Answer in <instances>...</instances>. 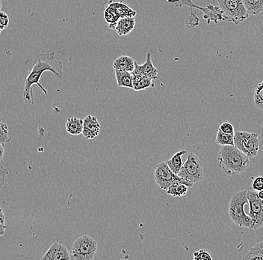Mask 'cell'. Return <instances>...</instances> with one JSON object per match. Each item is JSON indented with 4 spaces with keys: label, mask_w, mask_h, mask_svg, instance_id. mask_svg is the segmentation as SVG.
I'll return each mask as SVG.
<instances>
[{
    "label": "cell",
    "mask_w": 263,
    "mask_h": 260,
    "mask_svg": "<svg viewBox=\"0 0 263 260\" xmlns=\"http://www.w3.org/2000/svg\"><path fill=\"white\" fill-rule=\"evenodd\" d=\"M25 65L29 68V72L24 78L23 98L26 103L34 105L33 85H37L44 95L47 96V90L40 83L41 76L45 72H50L53 74L55 78L61 80L63 77V65L60 61L55 59L54 53L39 54L32 58L28 59L25 62Z\"/></svg>",
    "instance_id": "cell-1"
},
{
    "label": "cell",
    "mask_w": 263,
    "mask_h": 260,
    "mask_svg": "<svg viewBox=\"0 0 263 260\" xmlns=\"http://www.w3.org/2000/svg\"><path fill=\"white\" fill-rule=\"evenodd\" d=\"M250 159L235 146H221L218 151L219 167L228 176L238 175L246 172L250 166Z\"/></svg>",
    "instance_id": "cell-2"
},
{
    "label": "cell",
    "mask_w": 263,
    "mask_h": 260,
    "mask_svg": "<svg viewBox=\"0 0 263 260\" xmlns=\"http://www.w3.org/2000/svg\"><path fill=\"white\" fill-rule=\"evenodd\" d=\"M247 194L248 190H242L235 192L232 195L229 205V215L235 224L251 230L252 220L244 210L245 205L248 203Z\"/></svg>",
    "instance_id": "cell-3"
},
{
    "label": "cell",
    "mask_w": 263,
    "mask_h": 260,
    "mask_svg": "<svg viewBox=\"0 0 263 260\" xmlns=\"http://www.w3.org/2000/svg\"><path fill=\"white\" fill-rule=\"evenodd\" d=\"M178 176L193 185L200 183L203 179V163L196 154L189 153Z\"/></svg>",
    "instance_id": "cell-4"
},
{
    "label": "cell",
    "mask_w": 263,
    "mask_h": 260,
    "mask_svg": "<svg viewBox=\"0 0 263 260\" xmlns=\"http://www.w3.org/2000/svg\"><path fill=\"white\" fill-rule=\"evenodd\" d=\"M98 248L96 240L84 235L74 241L70 253L76 260H91L96 255Z\"/></svg>",
    "instance_id": "cell-5"
},
{
    "label": "cell",
    "mask_w": 263,
    "mask_h": 260,
    "mask_svg": "<svg viewBox=\"0 0 263 260\" xmlns=\"http://www.w3.org/2000/svg\"><path fill=\"white\" fill-rule=\"evenodd\" d=\"M259 134L256 132L236 131L234 134V146L250 159L257 155L259 149Z\"/></svg>",
    "instance_id": "cell-6"
},
{
    "label": "cell",
    "mask_w": 263,
    "mask_h": 260,
    "mask_svg": "<svg viewBox=\"0 0 263 260\" xmlns=\"http://www.w3.org/2000/svg\"><path fill=\"white\" fill-rule=\"evenodd\" d=\"M220 9L230 21L235 24H241L249 17L242 0H217Z\"/></svg>",
    "instance_id": "cell-7"
},
{
    "label": "cell",
    "mask_w": 263,
    "mask_h": 260,
    "mask_svg": "<svg viewBox=\"0 0 263 260\" xmlns=\"http://www.w3.org/2000/svg\"><path fill=\"white\" fill-rule=\"evenodd\" d=\"M249 204V216L252 220L251 230H255L263 226V200L258 197L254 190H248L247 194Z\"/></svg>",
    "instance_id": "cell-8"
},
{
    "label": "cell",
    "mask_w": 263,
    "mask_h": 260,
    "mask_svg": "<svg viewBox=\"0 0 263 260\" xmlns=\"http://www.w3.org/2000/svg\"><path fill=\"white\" fill-rule=\"evenodd\" d=\"M180 179L178 175H176L172 172L166 161H162L156 166L154 179L156 184L162 190H167L173 182Z\"/></svg>",
    "instance_id": "cell-9"
},
{
    "label": "cell",
    "mask_w": 263,
    "mask_h": 260,
    "mask_svg": "<svg viewBox=\"0 0 263 260\" xmlns=\"http://www.w3.org/2000/svg\"><path fill=\"white\" fill-rule=\"evenodd\" d=\"M192 9H197L200 10L203 13V18L206 20L207 24H210L212 21L218 24L219 21H230L228 16L225 15L224 13L220 9L219 6L216 7L213 5L210 4L205 7L197 6L194 3Z\"/></svg>",
    "instance_id": "cell-10"
},
{
    "label": "cell",
    "mask_w": 263,
    "mask_h": 260,
    "mask_svg": "<svg viewBox=\"0 0 263 260\" xmlns=\"http://www.w3.org/2000/svg\"><path fill=\"white\" fill-rule=\"evenodd\" d=\"M70 259V252L67 247L61 242H53L41 258V260H69Z\"/></svg>",
    "instance_id": "cell-11"
},
{
    "label": "cell",
    "mask_w": 263,
    "mask_h": 260,
    "mask_svg": "<svg viewBox=\"0 0 263 260\" xmlns=\"http://www.w3.org/2000/svg\"><path fill=\"white\" fill-rule=\"evenodd\" d=\"M133 73L147 77L148 78L152 79L154 80L157 79L158 75H159V69L154 66V62H153L152 59H151V52L147 53L145 62L142 65H139L136 62L135 70Z\"/></svg>",
    "instance_id": "cell-12"
},
{
    "label": "cell",
    "mask_w": 263,
    "mask_h": 260,
    "mask_svg": "<svg viewBox=\"0 0 263 260\" xmlns=\"http://www.w3.org/2000/svg\"><path fill=\"white\" fill-rule=\"evenodd\" d=\"M101 126L97 117L88 115L83 119L82 135L88 140L96 139L100 134Z\"/></svg>",
    "instance_id": "cell-13"
},
{
    "label": "cell",
    "mask_w": 263,
    "mask_h": 260,
    "mask_svg": "<svg viewBox=\"0 0 263 260\" xmlns=\"http://www.w3.org/2000/svg\"><path fill=\"white\" fill-rule=\"evenodd\" d=\"M123 0L121 1H114V0H109L108 6H110L116 13L117 15L119 18H135L136 16V11L123 3Z\"/></svg>",
    "instance_id": "cell-14"
},
{
    "label": "cell",
    "mask_w": 263,
    "mask_h": 260,
    "mask_svg": "<svg viewBox=\"0 0 263 260\" xmlns=\"http://www.w3.org/2000/svg\"><path fill=\"white\" fill-rule=\"evenodd\" d=\"M136 26L135 18H120L115 26V30L120 36H127L134 29Z\"/></svg>",
    "instance_id": "cell-15"
},
{
    "label": "cell",
    "mask_w": 263,
    "mask_h": 260,
    "mask_svg": "<svg viewBox=\"0 0 263 260\" xmlns=\"http://www.w3.org/2000/svg\"><path fill=\"white\" fill-rule=\"evenodd\" d=\"M134 59L128 56L122 55L118 57L113 62V68L114 70L126 71V72L133 73L135 70Z\"/></svg>",
    "instance_id": "cell-16"
},
{
    "label": "cell",
    "mask_w": 263,
    "mask_h": 260,
    "mask_svg": "<svg viewBox=\"0 0 263 260\" xmlns=\"http://www.w3.org/2000/svg\"><path fill=\"white\" fill-rule=\"evenodd\" d=\"M133 74V90L135 91L139 92L141 90H147L151 87H154V83L152 79L148 78L137 74Z\"/></svg>",
    "instance_id": "cell-17"
},
{
    "label": "cell",
    "mask_w": 263,
    "mask_h": 260,
    "mask_svg": "<svg viewBox=\"0 0 263 260\" xmlns=\"http://www.w3.org/2000/svg\"><path fill=\"white\" fill-rule=\"evenodd\" d=\"M65 128L66 131L69 134L78 136V135L82 134L83 120L76 117V116H71V117L67 118Z\"/></svg>",
    "instance_id": "cell-18"
},
{
    "label": "cell",
    "mask_w": 263,
    "mask_h": 260,
    "mask_svg": "<svg viewBox=\"0 0 263 260\" xmlns=\"http://www.w3.org/2000/svg\"><path fill=\"white\" fill-rule=\"evenodd\" d=\"M117 83L119 87L133 89V74L126 71L115 70Z\"/></svg>",
    "instance_id": "cell-19"
},
{
    "label": "cell",
    "mask_w": 263,
    "mask_h": 260,
    "mask_svg": "<svg viewBox=\"0 0 263 260\" xmlns=\"http://www.w3.org/2000/svg\"><path fill=\"white\" fill-rule=\"evenodd\" d=\"M187 151L185 150H181L178 152L176 153L174 156H172V159L166 161L167 165L172 169L173 172L176 175H178L179 172L181 170V168L183 166V162H182V155L186 154Z\"/></svg>",
    "instance_id": "cell-20"
},
{
    "label": "cell",
    "mask_w": 263,
    "mask_h": 260,
    "mask_svg": "<svg viewBox=\"0 0 263 260\" xmlns=\"http://www.w3.org/2000/svg\"><path fill=\"white\" fill-rule=\"evenodd\" d=\"M247 12L251 15H257L263 12V0H242Z\"/></svg>",
    "instance_id": "cell-21"
},
{
    "label": "cell",
    "mask_w": 263,
    "mask_h": 260,
    "mask_svg": "<svg viewBox=\"0 0 263 260\" xmlns=\"http://www.w3.org/2000/svg\"><path fill=\"white\" fill-rule=\"evenodd\" d=\"M215 142L221 146H234V134H225L218 130Z\"/></svg>",
    "instance_id": "cell-22"
},
{
    "label": "cell",
    "mask_w": 263,
    "mask_h": 260,
    "mask_svg": "<svg viewBox=\"0 0 263 260\" xmlns=\"http://www.w3.org/2000/svg\"><path fill=\"white\" fill-rule=\"evenodd\" d=\"M254 102L257 109L263 110V80L255 87Z\"/></svg>",
    "instance_id": "cell-23"
},
{
    "label": "cell",
    "mask_w": 263,
    "mask_h": 260,
    "mask_svg": "<svg viewBox=\"0 0 263 260\" xmlns=\"http://www.w3.org/2000/svg\"><path fill=\"white\" fill-rule=\"evenodd\" d=\"M12 136L10 134L7 125L0 123V143L3 145L11 142Z\"/></svg>",
    "instance_id": "cell-24"
},
{
    "label": "cell",
    "mask_w": 263,
    "mask_h": 260,
    "mask_svg": "<svg viewBox=\"0 0 263 260\" xmlns=\"http://www.w3.org/2000/svg\"><path fill=\"white\" fill-rule=\"evenodd\" d=\"M193 259L194 260H212L213 257L208 251L201 249L194 253Z\"/></svg>",
    "instance_id": "cell-25"
},
{
    "label": "cell",
    "mask_w": 263,
    "mask_h": 260,
    "mask_svg": "<svg viewBox=\"0 0 263 260\" xmlns=\"http://www.w3.org/2000/svg\"><path fill=\"white\" fill-rule=\"evenodd\" d=\"M218 130L221 131L222 132L228 134H234V127L230 123V122H223L220 125Z\"/></svg>",
    "instance_id": "cell-26"
},
{
    "label": "cell",
    "mask_w": 263,
    "mask_h": 260,
    "mask_svg": "<svg viewBox=\"0 0 263 260\" xmlns=\"http://www.w3.org/2000/svg\"><path fill=\"white\" fill-rule=\"evenodd\" d=\"M252 188L256 192L263 190V176H258L255 178L253 181Z\"/></svg>",
    "instance_id": "cell-27"
},
{
    "label": "cell",
    "mask_w": 263,
    "mask_h": 260,
    "mask_svg": "<svg viewBox=\"0 0 263 260\" xmlns=\"http://www.w3.org/2000/svg\"><path fill=\"white\" fill-rule=\"evenodd\" d=\"M9 25V17L4 11H0V29L4 30Z\"/></svg>",
    "instance_id": "cell-28"
},
{
    "label": "cell",
    "mask_w": 263,
    "mask_h": 260,
    "mask_svg": "<svg viewBox=\"0 0 263 260\" xmlns=\"http://www.w3.org/2000/svg\"><path fill=\"white\" fill-rule=\"evenodd\" d=\"M8 174V169L0 163V190H2L5 183H6V177H7Z\"/></svg>",
    "instance_id": "cell-29"
},
{
    "label": "cell",
    "mask_w": 263,
    "mask_h": 260,
    "mask_svg": "<svg viewBox=\"0 0 263 260\" xmlns=\"http://www.w3.org/2000/svg\"><path fill=\"white\" fill-rule=\"evenodd\" d=\"M0 224H6V216L2 208H0Z\"/></svg>",
    "instance_id": "cell-30"
},
{
    "label": "cell",
    "mask_w": 263,
    "mask_h": 260,
    "mask_svg": "<svg viewBox=\"0 0 263 260\" xmlns=\"http://www.w3.org/2000/svg\"><path fill=\"white\" fill-rule=\"evenodd\" d=\"M4 145L0 143V163L3 162V158H4L5 154V149H4Z\"/></svg>",
    "instance_id": "cell-31"
},
{
    "label": "cell",
    "mask_w": 263,
    "mask_h": 260,
    "mask_svg": "<svg viewBox=\"0 0 263 260\" xmlns=\"http://www.w3.org/2000/svg\"><path fill=\"white\" fill-rule=\"evenodd\" d=\"M6 229H7V227L6 226V224H0V236L6 234Z\"/></svg>",
    "instance_id": "cell-32"
},
{
    "label": "cell",
    "mask_w": 263,
    "mask_h": 260,
    "mask_svg": "<svg viewBox=\"0 0 263 260\" xmlns=\"http://www.w3.org/2000/svg\"><path fill=\"white\" fill-rule=\"evenodd\" d=\"M192 1V0H179L178 3L180 6L185 4V3H189V2Z\"/></svg>",
    "instance_id": "cell-33"
},
{
    "label": "cell",
    "mask_w": 263,
    "mask_h": 260,
    "mask_svg": "<svg viewBox=\"0 0 263 260\" xmlns=\"http://www.w3.org/2000/svg\"><path fill=\"white\" fill-rule=\"evenodd\" d=\"M258 197L261 199V200H263V190H259V192H257Z\"/></svg>",
    "instance_id": "cell-34"
},
{
    "label": "cell",
    "mask_w": 263,
    "mask_h": 260,
    "mask_svg": "<svg viewBox=\"0 0 263 260\" xmlns=\"http://www.w3.org/2000/svg\"><path fill=\"white\" fill-rule=\"evenodd\" d=\"M167 1L168 2V3H177V2L178 1V0H167Z\"/></svg>",
    "instance_id": "cell-35"
},
{
    "label": "cell",
    "mask_w": 263,
    "mask_h": 260,
    "mask_svg": "<svg viewBox=\"0 0 263 260\" xmlns=\"http://www.w3.org/2000/svg\"><path fill=\"white\" fill-rule=\"evenodd\" d=\"M2 9V3L1 1H0V10Z\"/></svg>",
    "instance_id": "cell-36"
},
{
    "label": "cell",
    "mask_w": 263,
    "mask_h": 260,
    "mask_svg": "<svg viewBox=\"0 0 263 260\" xmlns=\"http://www.w3.org/2000/svg\"><path fill=\"white\" fill-rule=\"evenodd\" d=\"M2 31H3V30H2V29H0V34H1V32H2Z\"/></svg>",
    "instance_id": "cell-37"
}]
</instances>
